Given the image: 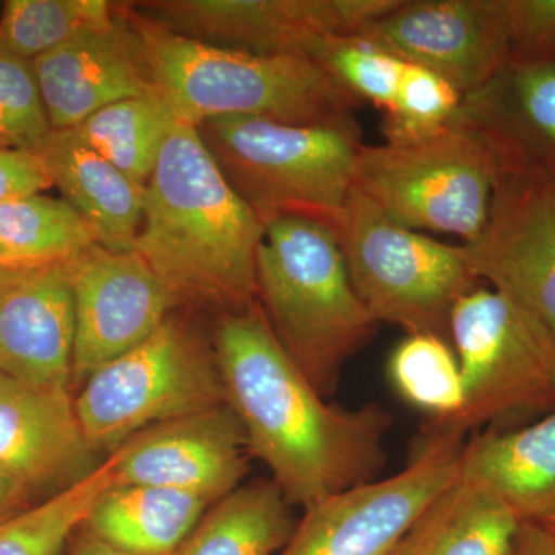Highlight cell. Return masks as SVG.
Here are the masks:
<instances>
[{
    "instance_id": "8992f818",
    "label": "cell",
    "mask_w": 555,
    "mask_h": 555,
    "mask_svg": "<svg viewBox=\"0 0 555 555\" xmlns=\"http://www.w3.org/2000/svg\"><path fill=\"white\" fill-rule=\"evenodd\" d=\"M196 130L229 184L264 225L306 217L334 229L356 189L363 145L358 124L294 126L222 116Z\"/></svg>"
},
{
    "instance_id": "8fae6325",
    "label": "cell",
    "mask_w": 555,
    "mask_h": 555,
    "mask_svg": "<svg viewBox=\"0 0 555 555\" xmlns=\"http://www.w3.org/2000/svg\"><path fill=\"white\" fill-rule=\"evenodd\" d=\"M478 280L555 337V163L518 152L500 175L483 229L463 244Z\"/></svg>"
},
{
    "instance_id": "7c38bea8",
    "label": "cell",
    "mask_w": 555,
    "mask_h": 555,
    "mask_svg": "<svg viewBox=\"0 0 555 555\" xmlns=\"http://www.w3.org/2000/svg\"><path fill=\"white\" fill-rule=\"evenodd\" d=\"M398 0H153L133 9L167 30L222 49L317 62L328 40L358 36Z\"/></svg>"
},
{
    "instance_id": "8d00e7d4",
    "label": "cell",
    "mask_w": 555,
    "mask_h": 555,
    "mask_svg": "<svg viewBox=\"0 0 555 555\" xmlns=\"http://www.w3.org/2000/svg\"><path fill=\"white\" fill-rule=\"evenodd\" d=\"M67 546L68 555H131L102 542L101 539L90 534L82 526L69 539Z\"/></svg>"
},
{
    "instance_id": "7402d4cb",
    "label": "cell",
    "mask_w": 555,
    "mask_h": 555,
    "mask_svg": "<svg viewBox=\"0 0 555 555\" xmlns=\"http://www.w3.org/2000/svg\"><path fill=\"white\" fill-rule=\"evenodd\" d=\"M518 528L520 520L496 496L456 477L396 555H507Z\"/></svg>"
},
{
    "instance_id": "603a6c76",
    "label": "cell",
    "mask_w": 555,
    "mask_h": 555,
    "mask_svg": "<svg viewBox=\"0 0 555 555\" xmlns=\"http://www.w3.org/2000/svg\"><path fill=\"white\" fill-rule=\"evenodd\" d=\"M297 521L272 480H255L208 507L175 555H278Z\"/></svg>"
},
{
    "instance_id": "d590c367",
    "label": "cell",
    "mask_w": 555,
    "mask_h": 555,
    "mask_svg": "<svg viewBox=\"0 0 555 555\" xmlns=\"http://www.w3.org/2000/svg\"><path fill=\"white\" fill-rule=\"evenodd\" d=\"M31 500L36 499L24 485L0 469V520L35 505Z\"/></svg>"
},
{
    "instance_id": "83f0119b",
    "label": "cell",
    "mask_w": 555,
    "mask_h": 555,
    "mask_svg": "<svg viewBox=\"0 0 555 555\" xmlns=\"http://www.w3.org/2000/svg\"><path fill=\"white\" fill-rule=\"evenodd\" d=\"M115 485V456L67 491L0 520V555H57L89 517L102 492Z\"/></svg>"
},
{
    "instance_id": "44dd1931",
    "label": "cell",
    "mask_w": 555,
    "mask_h": 555,
    "mask_svg": "<svg viewBox=\"0 0 555 555\" xmlns=\"http://www.w3.org/2000/svg\"><path fill=\"white\" fill-rule=\"evenodd\" d=\"M211 506L203 496L150 485H112L82 528L131 555H175Z\"/></svg>"
},
{
    "instance_id": "e575fe53",
    "label": "cell",
    "mask_w": 555,
    "mask_h": 555,
    "mask_svg": "<svg viewBox=\"0 0 555 555\" xmlns=\"http://www.w3.org/2000/svg\"><path fill=\"white\" fill-rule=\"evenodd\" d=\"M507 555H555L554 529L534 521L520 524Z\"/></svg>"
},
{
    "instance_id": "ba28073f",
    "label": "cell",
    "mask_w": 555,
    "mask_h": 555,
    "mask_svg": "<svg viewBox=\"0 0 555 555\" xmlns=\"http://www.w3.org/2000/svg\"><path fill=\"white\" fill-rule=\"evenodd\" d=\"M178 312L73 393L83 434L102 459L147 427L228 403L211 339Z\"/></svg>"
},
{
    "instance_id": "5bb4252c",
    "label": "cell",
    "mask_w": 555,
    "mask_h": 555,
    "mask_svg": "<svg viewBox=\"0 0 555 555\" xmlns=\"http://www.w3.org/2000/svg\"><path fill=\"white\" fill-rule=\"evenodd\" d=\"M358 38L436 72L466 98L507 67V0H398Z\"/></svg>"
},
{
    "instance_id": "cb8c5ba5",
    "label": "cell",
    "mask_w": 555,
    "mask_h": 555,
    "mask_svg": "<svg viewBox=\"0 0 555 555\" xmlns=\"http://www.w3.org/2000/svg\"><path fill=\"white\" fill-rule=\"evenodd\" d=\"M177 119L158 93L109 104L75 127L90 149L147 188Z\"/></svg>"
},
{
    "instance_id": "ac0fdd59",
    "label": "cell",
    "mask_w": 555,
    "mask_h": 555,
    "mask_svg": "<svg viewBox=\"0 0 555 555\" xmlns=\"http://www.w3.org/2000/svg\"><path fill=\"white\" fill-rule=\"evenodd\" d=\"M75 299L68 261L0 268V374L72 390Z\"/></svg>"
},
{
    "instance_id": "6da1fadb",
    "label": "cell",
    "mask_w": 555,
    "mask_h": 555,
    "mask_svg": "<svg viewBox=\"0 0 555 555\" xmlns=\"http://www.w3.org/2000/svg\"><path fill=\"white\" fill-rule=\"evenodd\" d=\"M210 339L250 454L288 505L306 511L379 478L392 414L378 403H327L278 343L258 301L219 313Z\"/></svg>"
},
{
    "instance_id": "4316f807",
    "label": "cell",
    "mask_w": 555,
    "mask_h": 555,
    "mask_svg": "<svg viewBox=\"0 0 555 555\" xmlns=\"http://www.w3.org/2000/svg\"><path fill=\"white\" fill-rule=\"evenodd\" d=\"M390 382L412 406L447 425L465 408V386L454 347L430 334H408L389 358Z\"/></svg>"
},
{
    "instance_id": "3957f363",
    "label": "cell",
    "mask_w": 555,
    "mask_h": 555,
    "mask_svg": "<svg viewBox=\"0 0 555 555\" xmlns=\"http://www.w3.org/2000/svg\"><path fill=\"white\" fill-rule=\"evenodd\" d=\"M155 83L178 122L250 116L294 126L357 124L361 101L318 62L222 49L177 35L129 7Z\"/></svg>"
},
{
    "instance_id": "d4e9b609",
    "label": "cell",
    "mask_w": 555,
    "mask_h": 555,
    "mask_svg": "<svg viewBox=\"0 0 555 555\" xmlns=\"http://www.w3.org/2000/svg\"><path fill=\"white\" fill-rule=\"evenodd\" d=\"M94 243L67 201L33 195L0 204V268L69 261Z\"/></svg>"
},
{
    "instance_id": "ffe728a7",
    "label": "cell",
    "mask_w": 555,
    "mask_h": 555,
    "mask_svg": "<svg viewBox=\"0 0 555 555\" xmlns=\"http://www.w3.org/2000/svg\"><path fill=\"white\" fill-rule=\"evenodd\" d=\"M36 155L96 244L133 250L144 217L145 185L102 158L73 129L51 130Z\"/></svg>"
},
{
    "instance_id": "836d02e7",
    "label": "cell",
    "mask_w": 555,
    "mask_h": 555,
    "mask_svg": "<svg viewBox=\"0 0 555 555\" xmlns=\"http://www.w3.org/2000/svg\"><path fill=\"white\" fill-rule=\"evenodd\" d=\"M51 188L53 181L36 153L0 145V204L40 195Z\"/></svg>"
},
{
    "instance_id": "2e32d148",
    "label": "cell",
    "mask_w": 555,
    "mask_h": 555,
    "mask_svg": "<svg viewBox=\"0 0 555 555\" xmlns=\"http://www.w3.org/2000/svg\"><path fill=\"white\" fill-rule=\"evenodd\" d=\"M51 130L80 126L98 109L156 93L129 7L33 61Z\"/></svg>"
},
{
    "instance_id": "52a82bcc",
    "label": "cell",
    "mask_w": 555,
    "mask_h": 555,
    "mask_svg": "<svg viewBox=\"0 0 555 555\" xmlns=\"http://www.w3.org/2000/svg\"><path fill=\"white\" fill-rule=\"evenodd\" d=\"M334 232L350 283L379 324L451 343L452 310L480 283L463 244L398 224L356 189Z\"/></svg>"
},
{
    "instance_id": "484cf974",
    "label": "cell",
    "mask_w": 555,
    "mask_h": 555,
    "mask_svg": "<svg viewBox=\"0 0 555 555\" xmlns=\"http://www.w3.org/2000/svg\"><path fill=\"white\" fill-rule=\"evenodd\" d=\"M474 96L525 153L555 163V60L506 67Z\"/></svg>"
},
{
    "instance_id": "9c48e42d",
    "label": "cell",
    "mask_w": 555,
    "mask_h": 555,
    "mask_svg": "<svg viewBox=\"0 0 555 555\" xmlns=\"http://www.w3.org/2000/svg\"><path fill=\"white\" fill-rule=\"evenodd\" d=\"M465 408L429 433L465 438L555 408V337L537 318L494 288L478 286L456 302L449 323Z\"/></svg>"
},
{
    "instance_id": "277c9868",
    "label": "cell",
    "mask_w": 555,
    "mask_h": 555,
    "mask_svg": "<svg viewBox=\"0 0 555 555\" xmlns=\"http://www.w3.org/2000/svg\"><path fill=\"white\" fill-rule=\"evenodd\" d=\"M518 147L476 96L430 137L363 144L356 190L404 228L448 233L470 244L480 235L500 175Z\"/></svg>"
},
{
    "instance_id": "9a60e30c",
    "label": "cell",
    "mask_w": 555,
    "mask_h": 555,
    "mask_svg": "<svg viewBox=\"0 0 555 555\" xmlns=\"http://www.w3.org/2000/svg\"><path fill=\"white\" fill-rule=\"evenodd\" d=\"M116 485H150L203 496L232 494L250 470L246 430L228 403L141 430L113 452Z\"/></svg>"
},
{
    "instance_id": "4fadbf2b",
    "label": "cell",
    "mask_w": 555,
    "mask_h": 555,
    "mask_svg": "<svg viewBox=\"0 0 555 555\" xmlns=\"http://www.w3.org/2000/svg\"><path fill=\"white\" fill-rule=\"evenodd\" d=\"M75 299L72 390L155 334L177 297L137 251L91 244L68 261Z\"/></svg>"
},
{
    "instance_id": "d6a6232c",
    "label": "cell",
    "mask_w": 555,
    "mask_h": 555,
    "mask_svg": "<svg viewBox=\"0 0 555 555\" xmlns=\"http://www.w3.org/2000/svg\"><path fill=\"white\" fill-rule=\"evenodd\" d=\"M507 67L555 60V0H507Z\"/></svg>"
},
{
    "instance_id": "74e56055",
    "label": "cell",
    "mask_w": 555,
    "mask_h": 555,
    "mask_svg": "<svg viewBox=\"0 0 555 555\" xmlns=\"http://www.w3.org/2000/svg\"><path fill=\"white\" fill-rule=\"evenodd\" d=\"M546 526H550L551 529H554L555 531V520L550 521V524H545Z\"/></svg>"
},
{
    "instance_id": "4dcf8cb0",
    "label": "cell",
    "mask_w": 555,
    "mask_h": 555,
    "mask_svg": "<svg viewBox=\"0 0 555 555\" xmlns=\"http://www.w3.org/2000/svg\"><path fill=\"white\" fill-rule=\"evenodd\" d=\"M317 62L358 101L372 102L385 115L396 105L406 62L389 51L358 36L334 38L318 54Z\"/></svg>"
},
{
    "instance_id": "1f68e13d",
    "label": "cell",
    "mask_w": 555,
    "mask_h": 555,
    "mask_svg": "<svg viewBox=\"0 0 555 555\" xmlns=\"http://www.w3.org/2000/svg\"><path fill=\"white\" fill-rule=\"evenodd\" d=\"M51 133L33 61L0 39V145L38 152Z\"/></svg>"
},
{
    "instance_id": "f546056e",
    "label": "cell",
    "mask_w": 555,
    "mask_h": 555,
    "mask_svg": "<svg viewBox=\"0 0 555 555\" xmlns=\"http://www.w3.org/2000/svg\"><path fill=\"white\" fill-rule=\"evenodd\" d=\"M463 100L465 96L443 76L406 62L396 105L383 120L385 141L409 142L430 137L454 119Z\"/></svg>"
},
{
    "instance_id": "f1b7e54d",
    "label": "cell",
    "mask_w": 555,
    "mask_h": 555,
    "mask_svg": "<svg viewBox=\"0 0 555 555\" xmlns=\"http://www.w3.org/2000/svg\"><path fill=\"white\" fill-rule=\"evenodd\" d=\"M116 11L105 0H10L0 39L24 60L35 61L79 33L109 24Z\"/></svg>"
},
{
    "instance_id": "d6986e66",
    "label": "cell",
    "mask_w": 555,
    "mask_h": 555,
    "mask_svg": "<svg viewBox=\"0 0 555 555\" xmlns=\"http://www.w3.org/2000/svg\"><path fill=\"white\" fill-rule=\"evenodd\" d=\"M459 480L485 489L520 520H555V408L518 429L489 427L463 444Z\"/></svg>"
},
{
    "instance_id": "5b68a950",
    "label": "cell",
    "mask_w": 555,
    "mask_h": 555,
    "mask_svg": "<svg viewBox=\"0 0 555 555\" xmlns=\"http://www.w3.org/2000/svg\"><path fill=\"white\" fill-rule=\"evenodd\" d=\"M257 299L278 343L324 398L334 396L347 361L379 326L350 283L334 229L318 219L264 225Z\"/></svg>"
},
{
    "instance_id": "e0dca14e",
    "label": "cell",
    "mask_w": 555,
    "mask_h": 555,
    "mask_svg": "<svg viewBox=\"0 0 555 555\" xmlns=\"http://www.w3.org/2000/svg\"><path fill=\"white\" fill-rule=\"evenodd\" d=\"M104 460L83 434L73 392L0 374V469L36 500L79 485Z\"/></svg>"
},
{
    "instance_id": "30bf717a",
    "label": "cell",
    "mask_w": 555,
    "mask_h": 555,
    "mask_svg": "<svg viewBox=\"0 0 555 555\" xmlns=\"http://www.w3.org/2000/svg\"><path fill=\"white\" fill-rule=\"evenodd\" d=\"M463 438L429 433L396 476L302 511L278 555H396L427 507L459 477Z\"/></svg>"
},
{
    "instance_id": "7a4b0ae2",
    "label": "cell",
    "mask_w": 555,
    "mask_h": 555,
    "mask_svg": "<svg viewBox=\"0 0 555 555\" xmlns=\"http://www.w3.org/2000/svg\"><path fill=\"white\" fill-rule=\"evenodd\" d=\"M264 224L208 152L199 131L175 122L145 188L133 250L181 309L235 312L257 299Z\"/></svg>"
}]
</instances>
